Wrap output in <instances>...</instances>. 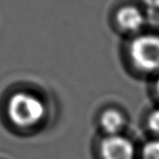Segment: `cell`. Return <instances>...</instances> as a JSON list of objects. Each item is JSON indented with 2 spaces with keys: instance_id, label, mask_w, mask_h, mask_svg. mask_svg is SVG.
<instances>
[{
  "instance_id": "obj_1",
  "label": "cell",
  "mask_w": 159,
  "mask_h": 159,
  "mask_svg": "<svg viewBox=\"0 0 159 159\" xmlns=\"http://www.w3.org/2000/svg\"><path fill=\"white\" fill-rule=\"evenodd\" d=\"M8 117L18 127L36 125L44 117L46 108L43 102L33 94L17 92L13 94L7 107Z\"/></svg>"
},
{
  "instance_id": "obj_2",
  "label": "cell",
  "mask_w": 159,
  "mask_h": 159,
  "mask_svg": "<svg viewBox=\"0 0 159 159\" xmlns=\"http://www.w3.org/2000/svg\"><path fill=\"white\" fill-rule=\"evenodd\" d=\"M130 54L134 63L143 70L159 69V37L154 34L137 37L130 46Z\"/></svg>"
},
{
  "instance_id": "obj_3",
  "label": "cell",
  "mask_w": 159,
  "mask_h": 159,
  "mask_svg": "<svg viewBox=\"0 0 159 159\" xmlns=\"http://www.w3.org/2000/svg\"><path fill=\"white\" fill-rule=\"evenodd\" d=\"M102 159H135V146L129 139L121 135H108L100 143Z\"/></svg>"
},
{
  "instance_id": "obj_4",
  "label": "cell",
  "mask_w": 159,
  "mask_h": 159,
  "mask_svg": "<svg viewBox=\"0 0 159 159\" xmlns=\"http://www.w3.org/2000/svg\"><path fill=\"white\" fill-rule=\"evenodd\" d=\"M117 20L124 30H129V32H136L141 29L144 18H143L142 13L137 8L127 6L123 7L118 11Z\"/></svg>"
},
{
  "instance_id": "obj_5",
  "label": "cell",
  "mask_w": 159,
  "mask_h": 159,
  "mask_svg": "<svg viewBox=\"0 0 159 159\" xmlns=\"http://www.w3.org/2000/svg\"><path fill=\"white\" fill-rule=\"evenodd\" d=\"M100 124L104 132H107L108 135H119L125 126V119L119 111L108 110L102 114Z\"/></svg>"
},
{
  "instance_id": "obj_6",
  "label": "cell",
  "mask_w": 159,
  "mask_h": 159,
  "mask_svg": "<svg viewBox=\"0 0 159 159\" xmlns=\"http://www.w3.org/2000/svg\"><path fill=\"white\" fill-rule=\"evenodd\" d=\"M141 159H159V139L148 141L141 149Z\"/></svg>"
},
{
  "instance_id": "obj_7",
  "label": "cell",
  "mask_w": 159,
  "mask_h": 159,
  "mask_svg": "<svg viewBox=\"0 0 159 159\" xmlns=\"http://www.w3.org/2000/svg\"><path fill=\"white\" fill-rule=\"evenodd\" d=\"M147 124L151 131L159 134V108H156L150 112Z\"/></svg>"
},
{
  "instance_id": "obj_8",
  "label": "cell",
  "mask_w": 159,
  "mask_h": 159,
  "mask_svg": "<svg viewBox=\"0 0 159 159\" xmlns=\"http://www.w3.org/2000/svg\"><path fill=\"white\" fill-rule=\"evenodd\" d=\"M156 91H157V93H158V95H159V78H158L157 81H156Z\"/></svg>"
}]
</instances>
